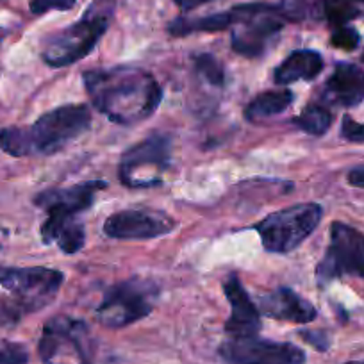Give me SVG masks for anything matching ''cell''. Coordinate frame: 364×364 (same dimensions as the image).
<instances>
[{
    "instance_id": "28",
    "label": "cell",
    "mask_w": 364,
    "mask_h": 364,
    "mask_svg": "<svg viewBox=\"0 0 364 364\" xmlns=\"http://www.w3.org/2000/svg\"><path fill=\"white\" fill-rule=\"evenodd\" d=\"M300 336H302L307 343H311V345L318 350H327L328 345H331L327 334L321 331H302L300 332Z\"/></svg>"
},
{
    "instance_id": "5",
    "label": "cell",
    "mask_w": 364,
    "mask_h": 364,
    "mask_svg": "<svg viewBox=\"0 0 364 364\" xmlns=\"http://www.w3.org/2000/svg\"><path fill=\"white\" fill-rule=\"evenodd\" d=\"M323 209L307 202L268 215L254 227L261 236L262 247L273 254H289L304 243L320 225Z\"/></svg>"
},
{
    "instance_id": "11",
    "label": "cell",
    "mask_w": 364,
    "mask_h": 364,
    "mask_svg": "<svg viewBox=\"0 0 364 364\" xmlns=\"http://www.w3.org/2000/svg\"><path fill=\"white\" fill-rule=\"evenodd\" d=\"M227 364H306V352L293 343L230 338L218 348Z\"/></svg>"
},
{
    "instance_id": "20",
    "label": "cell",
    "mask_w": 364,
    "mask_h": 364,
    "mask_svg": "<svg viewBox=\"0 0 364 364\" xmlns=\"http://www.w3.org/2000/svg\"><path fill=\"white\" fill-rule=\"evenodd\" d=\"M284 20L289 22H318L325 16L323 0H281L279 8Z\"/></svg>"
},
{
    "instance_id": "16",
    "label": "cell",
    "mask_w": 364,
    "mask_h": 364,
    "mask_svg": "<svg viewBox=\"0 0 364 364\" xmlns=\"http://www.w3.org/2000/svg\"><path fill=\"white\" fill-rule=\"evenodd\" d=\"M323 99L338 106L352 107L364 99V72L352 63H339L325 84Z\"/></svg>"
},
{
    "instance_id": "15",
    "label": "cell",
    "mask_w": 364,
    "mask_h": 364,
    "mask_svg": "<svg viewBox=\"0 0 364 364\" xmlns=\"http://www.w3.org/2000/svg\"><path fill=\"white\" fill-rule=\"evenodd\" d=\"M259 313L291 323H311L316 307L289 288H279L259 299Z\"/></svg>"
},
{
    "instance_id": "4",
    "label": "cell",
    "mask_w": 364,
    "mask_h": 364,
    "mask_svg": "<svg viewBox=\"0 0 364 364\" xmlns=\"http://www.w3.org/2000/svg\"><path fill=\"white\" fill-rule=\"evenodd\" d=\"M114 8L117 0H93L82 18L48 38L41 54L43 61L52 68H63L86 58L109 29Z\"/></svg>"
},
{
    "instance_id": "7",
    "label": "cell",
    "mask_w": 364,
    "mask_h": 364,
    "mask_svg": "<svg viewBox=\"0 0 364 364\" xmlns=\"http://www.w3.org/2000/svg\"><path fill=\"white\" fill-rule=\"evenodd\" d=\"M106 186L107 184L104 181H90L68 188H50V190L38 193L34 204L45 209L48 215L41 227V237L45 243H54L58 234L65 227L73 222H79L77 216L93 205L95 195Z\"/></svg>"
},
{
    "instance_id": "30",
    "label": "cell",
    "mask_w": 364,
    "mask_h": 364,
    "mask_svg": "<svg viewBox=\"0 0 364 364\" xmlns=\"http://www.w3.org/2000/svg\"><path fill=\"white\" fill-rule=\"evenodd\" d=\"M173 2L178 6V8L184 9V11H190V9L205 4V2H209V0H173Z\"/></svg>"
},
{
    "instance_id": "19",
    "label": "cell",
    "mask_w": 364,
    "mask_h": 364,
    "mask_svg": "<svg viewBox=\"0 0 364 364\" xmlns=\"http://www.w3.org/2000/svg\"><path fill=\"white\" fill-rule=\"evenodd\" d=\"M232 18L229 13H216V15L202 16V18H177L168 26L171 36H188L191 33H216V31L229 29Z\"/></svg>"
},
{
    "instance_id": "29",
    "label": "cell",
    "mask_w": 364,
    "mask_h": 364,
    "mask_svg": "<svg viewBox=\"0 0 364 364\" xmlns=\"http://www.w3.org/2000/svg\"><path fill=\"white\" fill-rule=\"evenodd\" d=\"M348 182L355 188H364V166L353 168L348 173Z\"/></svg>"
},
{
    "instance_id": "27",
    "label": "cell",
    "mask_w": 364,
    "mask_h": 364,
    "mask_svg": "<svg viewBox=\"0 0 364 364\" xmlns=\"http://www.w3.org/2000/svg\"><path fill=\"white\" fill-rule=\"evenodd\" d=\"M341 136L348 141L364 143V124H359V122L352 120L350 117H345L341 125Z\"/></svg>"
},
{
    "instance_id": "13",
    "label": "cell",
    "mask_w": 364,
    "mask_h": 364,
    "mask_svg": "<svg viewBox=\"0 0 364 364\" xmlns=\"http://www.w3.org/2000/svg\"><path fill=\"white\" fill-rule=\"evenodd\" d=\"M87 328L82 321H77L68 316H55L47 321L43 327L40 343H38V352H40L41 360L45 364H52L55 357L61 353V348L65 345L72 346L75 353L79 355L80 363L90 364L86 350Z\"/></svg>"
},
{
    "instance_id": "9",
    "label": "cell",
    "mask_w": 364,
    "mask_h": 364,
    "mask_svg": "<svg viewBox=\"0 0 364 364\" xmlns=\"http://www.w3.org/2000/svg\"><path fill=\"white\" fill-rule=\"evenodd\" d=\"M171 139L154 134L122 154L118 177L129 188H150L161 182V173L170 166Z\"/></svg>"
},
{
    "instance_id": "3",
    "label": "cell",
    "mask_w": 364,
    "mask_h": 364,
    "mask_svg": "<svg viewBox=\"0 0 364 364\" xmlns=\"http://www.w3.org/2000/svg\"><path fill=\"white\" fill-rule=\"evenodd\" d=\"M65 275L52 268H0V286L9 299L0 302V325L11 327L26 314L47 307L58 295Z\"/></svg>"
},
{
    "instance_id": "33",
    "label": "cell",
    "mask_w": 364,
    "mask_h": 364,
    "mask_svg": "<svg viewBox=\"0 0 364 364\" xmlns=\"http://www.w3.org/2000/svg\"><path fill=\"white\" fill-rule=\"evenodd\" d=\"M363 59H364V54H363Z\"/></svg>"
},
{
    "instance_id": "6",
    "label": "cell",
    "mask_w": 364,
    "mask_h": 364,
    "mask_svg": "<svg viewBox=\"0 0 364 364\" xmlns=\"http://www.w3.org/2000/svg\"><path fill=\"white\" fill-rule=\"evenodd\" d=\"M230 18L234 52L247 58L264 54L284 27V16L279 8L264 2L236 6L230 9Z\"/></svg>"
},
{
    "instance_id": "17",
    "label": "cell",
    "mask_w": 364,
    "mask_h": 364,
    "mask_svg": "<svg viewBox=\"0 0 364 364\" xmlns=\"http://www.w3.org/2000/svg\"><path fill=\"white\" fill-rule=\"evenodd\" d=\"M323 70V58L316 50H295L277 66L275 82L291 84L299 80H313Z\"/></svg>"
},
{
    "instance_id": "23",
    "label": "cell",
    "mask_w": 364,
    "mask_h": 364,
    "mask_svg": "<svg viewBox=\"0 0 364 364\" xmlns=\"http://www.w3.org/2000/svg\"><path fill=\"white\" fill-rule=\"evenodd\" d=\"M323 13L336 27H343L359 16V9L352 4V0H323Z\"/></svg>"
},
{
    "instance_id": "8",
    "label": "cell",
    "mask_w": 364,
    "mask_h": 364,
    "mask_svg": "<svg viewBox=\"0 0 364 364\" xmlns=\"http://www.w3.org/2000/svg\"><path fill=\"white\" fill-rule=\"evenodd\" d=\"M159 289L152 281L129 279L118 282L104 296L97 307V320L109 328H122L143 320L154 311Z\"/></svg>"
},
{
    "instance_id": "22",
    "label": "cell",
    "mask_w": 364,
    "mask_h": 364,
    "mask_svg": "<svg viewBox=\"0 0 364 364\" xmlns=\"http://www.w3.org/2000/svg\"><path fill=\"white\" fill-rule=\"evenodd\" d=\"M195 70L204 80H208L213 86H223L225 84V70L223 65L209 52L198 54L193 58Z\"/></svg>"
},
{
    "instance_id": "32",
    "label": "cell",
    "mask_w": 364,
    "mask_h": 364,
    "mask_svg": "<svg viewBox=\"0 0 364 364\" xmlns=\"http://www.w3.org/2000/svg\"><path fill=\"white\" fill-rule=\"evenodd\" d=\"M357 2H364V0H357Z\"/></svg>"
},
{
    "instance_id": "1",
    "label": "cell",
    "mask_w": 364,
    "mask_h": 364,
    "mask_svg": "<svg viewBox=\"0 0 364 364\" xmlns=\"http://www.w3.org/2000/svg\"><path fill=\"white\" fill-rule=\"evenodd\" d=\"M91 102L111 122L134 125L159 107L163 91L152 73L136 66L87 70L82 73Z\"/></svg>"
},
{
    "instance_id": "10",
    "label": "cell",
    "mask_w": 364,
    "mask_h": 364,
    "mask_svg": "<svg viewBox=\"0 0 364 364\" xmlns=\"http://www.w3.org/2000/svg\"><path fill=\"white\" fill-rule=\"evenodd\" d=\"M341 275H357L364 279V234L345 223H332L331 245L316 268L321 284Z\"/></svg>"
},
{
    "instance_id": "26",
    "label": "cell",
    "mask_w": 364,
    "mask_h": 364,
    "mask_svg": "<svg viewBox=\"0 0 364 364\" xmlns=\"http://www.w3.org/2000/svg\"><path fill=\"white\" fill-rule=\"evenodd\" d=\"M75 6V0H31V11L34 15H45L48 11H68Z\"/></svg>"
},
{
    "instance_id": "12",
    "label": "cell",
    "mask_w": 364,
    "mask_h": 364,
    "mask_svg": "<svg viewBox=\"0 0 364 364\" xmlns=\"http://www.w3.org/2000/svg\"><path fill=\"white\" fill-rule=\"evenodd\" d=\"M175 229V222L161 211L127 209L111 215L104 223L106 236L114 240H154Z\"/></svg>"
},
{
    "instance_id": "31",
    "label": "cell",
    "mask_w": 364,
    "mask_h": 364,
    "mask_svg": "<svg viewBox=\"0 0 364 364\" xmlns=\"http://www.w3.org/2000/svg\"><path fill=\"white\" fill-rule=\"evenodd\" d=\"M348 364H364V363H348Z\"/></svg>"
},
{
    "instance_id": "25",
    "label": "cell",
    "mask_w": 364,
    "mask_h": 364,
    "mask_svg": "<svg viewBox=\"0 0 364 364\" xmlns=\"http://www.w3.org/2000/svg\"><path fill=\"white\" fill-rule=\"evenodd\" d=\"M332 45L338 48H341V50H355L357 47H359V33H357L355 29H352V27H338L336 29V33L332 34L331 38Z\"/></svg>"
},
{
    "instance_id": "21",
    "label": "cell",
    "mask_w": 364,
    "mask_h": 364,
    "mask_svg": "<svg viewBox=\"0 0 364 364\" xmlns=\"http://www.w3.org/2000/svg\"><path fill=\"white\" fill-rule=\"evenodd\" d=\"M296 127L302 129L304 132L311 136H321L328 131L332 124L331 111L320 104H311L304 107L302 113L295 118Z\"/></svg>"
},
{
    "instance_id": "14",
    "label": "cell",
    "mask_w": 364,
    "mask_h": 364,
    "mask_svg": "<svg viewBox=\"0 0 364 364\" xmlns=\"http://www.w3.org/2000/svg\"><path fill=\"white\" fill-rule=\"evenodd\" d=\"M223 291L230 304L229 320L225 321V332L230 338H252L261 331V314L245 291L237 275H230L223 282Z\"/></svg>"
},
{
    "instance_id": "24",
    "label": "cell",
    "mask_w": 364,
    "mask_h": 364,
    "mask_svg": "<svg viewBox=\"0 0 364 364\" xmlns=\"http://www.w3.org/2000/svg\"><path fill=\"white\" fill-rule=\"evenodd\" d=\"M29 352L23 345L13 341H0V364H27Z\"/></svg>"
},
{
    "instance_id": "18",
    "label": "cell",
    "mask_w": 364,
    "mask_h": 364,
    "mask_svg": "<svg viewBox=\"0 0 364 364\" xmlns=\"http://www.w3.org/2000/svg\"><path fill=\"white\" fill-rule=\"evenodd\" d=\"M293 99L295 97L289 90L266 91V93H261L248 104L247 111H245V118L252 124H261L268 118L284 113L293 104Z\"/></svg>"
},
{
    "instance_id": "2",
    "label": "cell",
    "mask_w": 364,
    "mask_h": 364,
    "mask_svg": "<svg viewBox=\"0 0 364 364\" xmlns=\"http://www.w3.org/2000/svg\"><path fill=\"white\" fill-rule=\"evenodd\" d=\"M91 127V111L84 104L55 107L38 118L31 127H6L0 131V149L15 157L50 154L65 149Z\"/></svg>"
}]
</instances>
